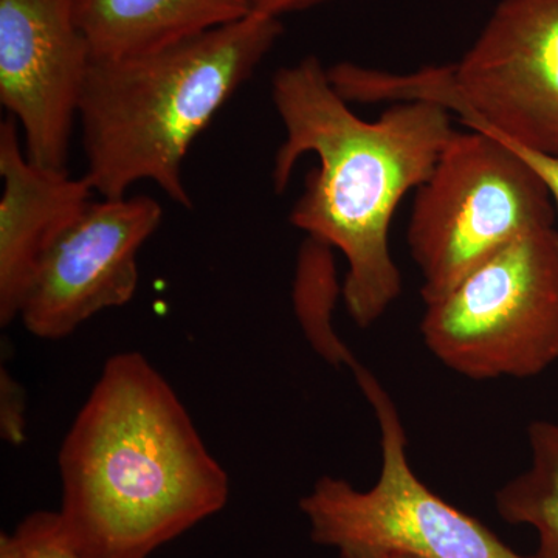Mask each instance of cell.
Listing matches in <instances>:
<instances>
[{
    "label": "cell",
    "instance_id": "6da1fadb",
    "mask_svg": "<svg viewBox=\"0 0 558 558\" xmlns=\"http://www.w3.org/2000/svg\"><path fill=\"white\" fill-rule=\"evenodd\" d=\"M271 98L286 130L275 156V190H286L304 154L317 156L290 223L343 253L341 295L355 325L369 328L402 290L388 240L396 209L429 178L457 132L451 112L436 102H396L376 121L362 120L317 57L279 69Z\"/></svg>",
    "mask_w": 558,
    "mask_h": 558
},
{
    "label": "cell",
    "instance_id": "7a4b0ae2",
    "mask_svg": "<svg viewBox=\"0 0 558 558\" xmlns=\"http://www.w3.org/2000/svg\"><path fill=\"white\" fill-rule=\"evenodd\" d=\"M58 465L61 519L95 558H148L230 497L182 400L138 352L105 363Z\"/></svg>",
    "mask_w": 558,
    "mask_h": 558
},
{
    "label": "cell",
    "instance_id": "3957f363",
    "mask_svg": "<svg viewBox=\"0 0 558 558\" xmlns=\"http://www.w3.org/2000/svg\"><path fill=\"white\" fill-rule=\"evenodd\" d=\"M281 35L279 17L252 11L149 53L94 58L78 121L95 193L123 197L149 180L175 204L193 208L183 180L186 154Z\"/></svg>",
    "mask_w": 558,
    "mask_h": 558
},
{
    "label": "cell",
    "instance_id": "277c9868",
    "mask_svg": "<svg viewBox=\"0 0 558 558\" xmlns=\"http://www.w3.org/2000/svg\"><path fill=\"white\" fill-rule=\"evenodd\" d=\"M348 102L429 101L469 128L558 157V0H499L461 61L413 73L340 62Z\"/></svg>",
    "mask_w": 558,
    "mask_h": 558
},
{
    "label": "cell",
    "instance_id": "5b68a950",
    "mask_svg": "<svg viewBox=\"0 0 558 558\" xmlns=\"http://www.w3.org/2000/svg\"><path fill=\"white\" fill-rule=\"evenodd\" d=\"M553 197L519 153L487 132H454L416 190L407 241L425 304L532 231L556 227Z\"/></svg>",
    "mask_w": 558,
    "mask_h": 558
},
{
    "label": "cell",
    "instance_id": "8992f818",
    "mask_svg": "<svg viewBox=\"0 0 558 558\" xmlns=\"http://www.w3.org/2000/svg\"><path fill=\"white\" fill-rule=\"evenodd\" d=\"M354 371L380 428L381 468L368 490L322 476L300 509L317 545L341 558L398 553L421 558H531L520 556L486 524L429 490L409 459V440L387 389L368 369Z\"/></svg>",
    "mask_w": 558,
    "mask_h": 558
},
{
    "label": "cell",
    "instance_id": "52a82bcc",
    "mask_svg": "<svg viewBox=\"0 0 558 558\" xmlns=\"http://www.w3.org/2000/svg\"><path fill=\"white\" fill-rule=\"evenodd\" d=\"M425 306V347L454 373L473 380L545 373L558 362V230L512 242Z\"/></svg>",
    "mask_w": 558,
    "mask_h": 558
},
{
    "label": "cell",
    "instance_id": "ba28073f",
    "mask_svg": "<svg viewBox=\"0 0 558 558\" xmlns=\"http://www.w3.org/2000/svg\"><path fill=\"white\" fill-rule=\"evenodd\" d=\"M163 208L149 196L92 201L40 260L20 318L32 336L60 340L102 311L130 303L140 248Z\"/></svg>",
    "mask_w": 558,
    "mask_h": 558
},
{
    "label": "cell",
    "instance_id": "9c48e42d",
    "mask_svg": "<svg viewBox=\"0 0 558 558\" xmlns=\"http://www.w3.org/2000/svg\"><path fill=\"white\" fill-rule=\"evenodd\" d=\"M92 61L78 0H0V102L33 163L68 171Z\"/></svg>",
    "mask_w": 558,
    "mask_h": 558
},
{
    "label": "cell",
    "instance_id": "30bf717a",
    "mask_svg": "<svg viewBox=\"0 0 558 558\" xmlns=\"http://www.w3.org/2000/svg\"><path fill=\"white\" fill-rule=\"evenodd\" d=\"M20 124L9 117L0 124V323L9 326L21 314L40 260L58 238L90 204L86 175L49 170L21 149Z\"/></svg>",
    "mask_w": 558,
    "mask_h": 558
},
{
    "label": "cell",
    "instance_id": "8fae6325",
    "mask_svg": "<svg viewBox=\"0 0 558 558\" xmlns=\"http://www.w3.org/2000/svg\"><path fill=\"white\" fill-rule=\"evenodd\" d=\"M253 0H78L95 60H119L244 20Z\"/></svg>",
    "mask_w": 558,
    "mask_h": 558
},
{
    "label": "cell",
    "instance_id": "7c38bea8",
    "mask_svg": "<svg viewBox=\"0 0 558 558\" xmlns=\"http://www.w3.org/2000/svg\"><path fill=\"white\" fill-rule=\"evenodd\" d=\"M527 442L529 468L498 488L495 508L506 523L534 529L531 558H558V422H531Z\"/></svg>",
    "mask_w": 558,
    "mask_h": 558
},
{
    "label": "cell",
    "instance_id": "4fadbf2b",
    "mask_svg": "<svg viewBox=\"0 0 558 558\" xmlns=\"http://www.w3.org/2000/svg\"><path fill=\"white\" fill-rule=\"evenodd\" d=\"M341 293L333 248L306 238L301 245L293 279V307L312 348L332 365L357 368L360 363L332 326L333 310Z\"/></svg>",
    "mask_w": 558,
    "mask_h": 558
},
{
    "label": "cell",
    "instance_id": "5bb4252c",
    "mask_svg": "<svg viewBox=\"0 0 558 558\" xmlns=\"http://www.w3.org/2000/svg\"><path fill=\"white\" fill-rule=\"evenodd\" d=\"M0 557L95 558L72 537L60 512H35L0 537Z\"/></svg>",
    "mask_w": 558,
    "mask_h": 558
},
{
    "label": "cell",
    "instance_id": "9a60e30c",
    "mask_svg": "<svg viewBox=\"0 0 558 558\" xmlns=\"http://www.w3.org/2000/svg\"><path fill=\"white\" fill-rule=\"evenodd\" d=\"M2 436L11 444L24 439V395L20 385L11 379L9 371H2Z\"/></svg>",
    "mask_w": 558,
    "mask_h": 558
},
{
    "label": "cell",
    "instance_id": "2e32d148",
    "mask_svg": "<svg viewBox=\"0 0 558 558\" xmlns=\"http://www.w3.org/2000/svg\"><path fill=\"white\" fill-rule=\"evenodd\" d=\"M502 142H505L509 148L519 153L521 159L526 161L529 167L537 172L538 178L543 180V183H545L546 189L549 191L550 197H553L554 207H556L558 216V157L523 148V146L510 143L508 140H502Z\"/></svg>",
    "mask_w": 558,
    "mask_h": 558
},
{
    "label": "cell",
    "instance_id": "e0dca14e",
    "mask_svg": "<svg viewBox=\"0 0 558 558\" xmlns=\"http://www.w3.org/2000/svg\"><path fill=\"white\" fill-rule=\"evenodd\" d=\"M323 2L326 0H253V11L281 17L282 14L307 10Z\"/></svg>",
    "mask_w": 558,
    "mask_h": 558
},
{
    "label": "cell",
    "instance_id": "ac0fdd59",
    "mask_svg": "<svg viewBox=\"0 0 558 558\" xmlns=\"http://www.w3.org/2000/svg\"><path fill=\"white\" fill-rule=\"evenodd\" d=\"M373 558H421V557L409 556V554L389 553V554H380V556L373 557Z\"/></svg>",
    "mask_w": 558,
    "mask_h": 558
},
{
    "label": "cell",
    "instance_id": "d6986e66",
    "mask_svg": "<svg viewBox=\"0 0 558 558\" xmlns=\"http://www.w3.org/2000/svg\"><path fill=\"white\" fill-rule=\"evenodd\" d=\"M0 558H5V557H0Z\"/></svg>",
    "mask_w": 558,
    "mask_h": 558
}]
</instances>
